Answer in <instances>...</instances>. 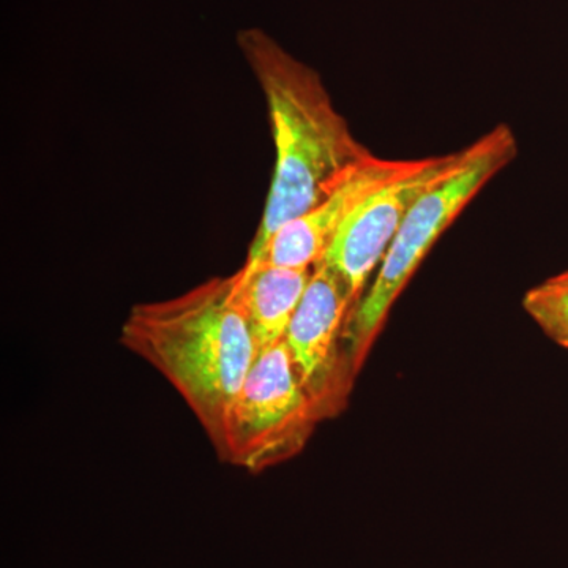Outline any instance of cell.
Returning a JSON list of instances; mask_svg holds the SVG:
<instances>
[{
    "label": "cell",
    "mask_w": 568,
    "mask_h": 568,
    "mask_svg": "<svg viewBox=\"0 0 568 568\" xmlns=\"http://www.w3.org/2000/svg\"><path fill=\"white\" fill-rule=\"evenodd\" d=\"M237 47L264 93L275 145L267 203L246 257L253 263L280 227L324 201L375 153L355 140L320 73L274 37L244 29Z\"/></svg>",
    "instance_id": "6da1fadb"
},
{
    "label": "cell",
    "mask_w": 568,
    "mask_h": 568,
    "mask_svg": "<svg viewBox=\"0 0 568 568\" xmlns=\"http://www.w3.org/2000/svg\"><path fill=\"white\" fill-rule=\"evenodd\" d=\"M121 343L178 390L220 454L227 414L257 357L237 275L133 305Z\"/></svg>",
    "instance_id": "7a4b0ae2"
},
{
    "label": "cell",
    "mask_w": 568,
    "mask_h": 568,
    "mask_svg": "<svg viewBox=\"0 0 568 568\" xmlns=\"http://www.w3.org/2000/svg\"><path fill=\"white\" fill-rule=\"evenodd\" d=\"M515 133L506 123L496 125L467 145L457 170L436 183L407 213L388 246L375 282L351 310L343 328L347 366L358 372L396 298L448 226L477 193L517 156Z\"/></svg>",
    "instance_id": "3957f363"
},
{
    "label": "cell",
    "mask_w": 568,
    "mask_h": 568,
    "mask_svg": "<svg viewBox=\"0 0 568 568\" xmlns=\"http://www.w3.org/2000/svg\"><path fill=\"white\" fill-rule=\"evenodd\" d=\"M284 342L257 354L235 396L220 458L257 474L295 454L320 416Z\"/></svg>",
    "instance_id": "277c9868"
},
{
    "label": "cell",
    "mask_w": 568,
    "mask_h": 568,
    "mask_svg": "<svg viewBox=\"0 0 568 568\" xmlns=\"http://www.w3.org/2000/svg\"><path fill=\"white\" fill-rule=\"evenodd\" d=\"M465 156L466 148L446 155L414 160L405 173L369 194L343 224L323 263L346 280L355 304L364 295L365 284L376 265L383 263L407 213L432 186L457 170Z\"/></svg>",
    "instance_id": "5b68a950"
},
{
    "label": "cell",
    "mask_w": 568,
    "mask_h": 568,
    "mask_svg": "<svg viewBox=\"0 0 568 568\" xmlns=\"http://www.w3.org/2000/svg\"><path fill=\"white\" fill-rule=\"evenodd\" d=\"M354 306L346 280L331 265L320 263L284 335L298 379L320 410L334 381L336 345Z\"/></svg>",
    "instance_id": "8992f818"
},
{
    "label": "cell",
    "mask_w": 568,
    "mask_h": 568,
    "mask_svg": "<svg viewBox=\"0 0 568 568\" xmlns=\"http://www.w3.org/2000/svg\"><path fill=\"white\" fill-rule=\"evenodd\" d=\"M414 160H387L372 156L324 201L284 224L265 244L253 263L283 267L315 268L334 244L336 234L366 197L413 164Z\"/></svg>",
    "instance_id": "52a82bcc"
},
{
    "label": "cell",
    "mask_w": 568,
    "mask_h": 568,
    "mask_svg": "<svg viewBox=\"0 0 568 568\" xmlns=\"http://www.w3.org/2000/svg\"><path fill=\"white\" fill-rule=\"evenodd\" d=\"M235 275L239 298L260 354L283 342L313 268L256 263L245 264Z\"/></svg>",
    "instance_id": "ba28073f"
},
{
    "label": "cell",
    "mask_w": 568,
    "mask_h": 568,
    "mask_svg": "<svg viewBox=\"0 0 568 568\" xmlns=\"http://www.w3.org/2000/svg\"><path fill=\"white\" fill-rule=\"evenodd\" d=\"M523 306L552 343L568 349V271L529 290Z\"/></svg>",
    "instance_id": "9c48e42d"
}]
</instances>
